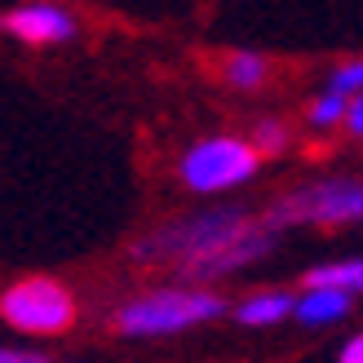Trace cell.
I'll use <instances>...</instances> for the list:
<instances>
[{"instance_id": "cell-11", "label": "cell", "mask_w": 363, "mask_h": 363, "mask_svg": "<svg viewBox=\"0 0 363 363\" xmlns=\"http://www.w3.org/2000/svg\"><path fill=\"white\" fill-rule=\"evenodd\" d=\"M328 94H337V98H359L363 94V58H354V62H341L333 76H328Z\"/></svg>"}, {"instance_id": "cell-6", "label": "cell", "mask_w": 363, "mask_h": 363, "mask_svg": "<svg viewBox=\"0 0 363 363\" xmlns=\"http://www.w3.org/2000/svg\"><path fill=\"white\" fill-rule=\"evenodd\" d=\"M0 27L9 35H18V40H27V45H62V40L76 35V18H71L62 5L35 0V5H23V9L5 13Z\"/></svg>"}, {"instance_id": "cell-16", "label": "cell", "mask_w": 363, "mask_h": 363, "mask_svg": "<svg viewBox=\"0 0 363 363\" xmlns=\"http://www.w3.org/2000/svg\"><path fill=\"white\" fill-rule=\"evenodd\" d=\"M0 363H45V359L31 354V350H9V346H0Z\"/></svg>"}, {"instance_id": "cell-4", "label": "cell", "mask_w": 363, "mask_h": 363, "mask_svg": "<svg viewBox=\"0 0 363 363\" xmlns=\"http://www.w3.org/2000/svg\"><path fill=\"white\" fill-rule=\"evenodd\" d=\"M0 319L18 333L53 337V333H67L71 323H76V297H71L58 279H23V284L5 288Z\"/></svg>"}, {"instance_id": "cell-14", "label": "cell", "mask_w": 363, "mask_h": 363, "mask_svg": "<svg viewBox=\"0 0 363 363\" xmlns=\"http://www.w3.org/2000/svg\"><path fill=\"white\" fill-rule=\"evenodd\" d=\"M346 124H350V133H354V138H363V94H359V98H350Z\"/></svg>"}, {"instance_id": "cell-5", "label": "cell", "mask_w": 363, "mask_h": 363, "mask_svg": "<svg viewBox=\"0 0 363 363\" xmlns=\"http://www.w3.org/2000/svg\"><path fill=\"white\" fill-rule=\"evenodd\" d=\"M177 173L195 195H217V191H230L257 173V151L240 138H199L182 155Z\"/></svg>"}, {"instance_id": "cell-9", "label": "cell", "mask_w": 363, "mask_h": 363, "mask_svg": "<svg viewBox=\"0 0 363 363\" xmlns=\"http://www.w3.org/2000/svg\"><path fill=\"white\" fill-rule=\"evenodd\" d=\"M306 288H337V293H363V257H350V262H328V266H315L306 270Z\"/></svg>"}, {"instance_id": "cell-8", "label": "cell", "mask_w": 363, "mask_h": 363, "mask_svg": "<svg viewBox=\"0 0 363 363\" xmlns=\"http://www.w3.org/2000/svg\"><path fill=\"white\" fill-rule=\"evenodd\" d=\"M293 306H297V297H288V293H257V297L235 306V319H240L244 328H270V323L293 315Z\"/></svg>"}, {"instance_id": "cell-15", "label": "cell", "mask_w": 363, "mask_h": 363, "mask_svg": "<svg viewBox=\"0 0 363 363\" xmlns=\"http://www.w3.org/2000/svg\"><path fill=\"white\" fill-rule=\"evenodd\" d=\"M337 363H363V333L350 337L346 346H341V359H337Z\"/></svg>"}, {"instance_id": "cell-2", "label": "cell", "mask_w": 363, "mask_h": 363, "mask_svg": "<svg viewBox=\"0 0 363 363\" xmlns=\"http://www.w3.org/2000/svg\"><path fill=\"white\" fill-rule=\"evenodd\" d=\"M226 311V301L208 288H160V293L133 297L116 311V328L124 337H177L199 328Z\"/></svg>"}, {"instance_id": "cell-1", "label": "cell", "mask_w": 363, "mask_h": 363, "mask_svg": "<svg viewBox=\"0 0 363 363\" xmlns=\"http://www.w3.org/2000/svg\"><path fill=\"white\" fill-rule=\"evenodd\" d=\"M275 244V230L257 217H248L244 208H213V213H195L151 230L147 240H138L133 257L138 262H173L186 270V279L204 284V279H222L235 270L252 266L266 257Z\"/></svg>"}, {"instance_id": "cell-10", "label": "cell", "mask_w": 363, "mask_h": 363, "mask_svg": "<svg viewBox=\"0 0 363 363\" xmlns=\"http://www.w3.org/2000/svg\"><path fill=\"white\" fill-rule=\"evenodd\" d=\"M266 76V62L257 58V53H235V58L226 62V80L240 84V89H257Z\"/></svg>"}, {"instance_id": "cell-7", "label": "cell", "mask_w": 363, "mask_h": 363, "mask_svg": "<svg viewBox=\"0 0 363 363\" xmlns=\"http://www.w3.org/2000/svg\"><path fill=\"white\" fill-rule=\"evenodd\" d=\"M350 311V297L337 293V288H306V293L297 297L293 315L306 323V328H323V323H337L341 315Z\"/></svg>"}, {"instance_id": "cell-3", "label": "cell", "mask_w": 363, "mask_h": 363, "mask_svg": "<svg viewBox=\"0 0 363 363\" xmlns=\"http://www.w3.org/2000/svg\"><path fill=\"white\" fill-rule=\"evenodd\" d=\"M262 222L270 230L293 226V222H315V226H341V222H363V182L354 177H328L315 186L288 191L284 199H275Z\"/></svg>"}, {"instance_id": "cell-12", "label": "cell", "mask_w": 363, "mask_h": 363, "mask_svg": "<svg viewBox=\"0 0 363 363\" xmlns=\"http://www.w3.org/2000/svg\"><path fill=\"white\" fill-rule=\"evenodd\" d=\"M350 111V102L346 98H337V94H323L311 102V124H319V129H328V124H341Z\"/></svg>"}, {"instance_id": "cell-13", "label": "cell", "mask_w": 363, "mask_h": 363, "mask_svg": "<svg viewBox=\"0 0 363 363\" xmlns=\"http://www.w3.org/2000/svg\"><path fill=\"white\" fill-rule=\"evenodd\" d=\"M252 151H266V155H275V151H284L288 147V129L279 120H262L257 129H252V142H248Z\"/></svg>"}]
</instances>
